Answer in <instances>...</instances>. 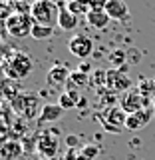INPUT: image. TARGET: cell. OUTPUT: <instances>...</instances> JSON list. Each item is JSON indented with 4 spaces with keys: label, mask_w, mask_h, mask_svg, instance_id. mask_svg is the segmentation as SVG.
I'll use <instances>...</instances> for the list:
<instances>
[{
    "label": "cell",
    "mask_w": 155,
    "mask_h": 160,
    "mask_svg": "<svg viewBox=\"0 0 155 160\" xmlns=\"http://www.w3.org/2000/svg\"><path fill=\"white\" fill-rule=\"evenodd\" d=\"M64 112H66V110L60 106V104H44L38 120L40 122H56V120H60L64 116Z\"/></svg>",
    "instance_id": "cell-11"
},
{
    "label": "cell",
    "mask_w": 155,
    "mask_h": 160,
    "mask_svg": "<svg viewBox=\"0 0 155 160\" xmlns=\"http://www.w3.org/2000/svg\"><path fill=\"white\" fill-rule=\"evenodd\" d=\"M99 120H102L103 128L107 130V132H121L123 128H125V122H127V114L121 110V106H112L107 108L106 112L99 116Z\"/></svg>",
    "instance_id": "cell-3"
},
{
    "label": "cell",
    "mask_w": 155,
    "mask_h": 160,
    "mask_svg": "<svg viewBox=\"0 0 155 160\" xmlns=\"http://www.w3.org/2000/svg\"><path fill=\"white\" fill-rule=\"evenodd\" d=\"M62 8L58 6V2L52 0H34L30 6V16H32L34 24H42V26H58V18Z\"/></svg>",
    "instance_id": "cell-1"
},
{
    "label": "cell",
    "mask_w": 155,
    "mask_h": 160,
    "mask_svg": "<svg viewBox=\"0 0 155 160\" xmlns=\"http://www.w3.org/2000/svg\"><path fill=\"white\" fill-rule=\"evenodd\" d=\"M78 102H80L78 92H76V90H70V92H62V94H60V102L58 104L64 110H68V108H76Z\"/></svg>",
    "instance_id": "cell-15"
},
{
    "label": "cell",
    "mask_w": 155,
    "mask_h": 160,
    "mask_svg": "<svg viewBox=\"0 0 155 160\" xmlns=\"http://www.w3.org/2000/svg\"><path fill=\"white\" fill-rule=\"evenodd\" d=\"M106 14L112 20H119V22H125L129 18V8L125 4V0H106Z\"/></svg>",
    "instance_id": "cell-8"
},
{
    "label": "cell",
    "mask_w": 155,
    "mask_h": 160,
    "mask_svg": "<svg viewBox=\"0 0 155 160\" xmlns=\"http://www.w3.org/2000/svg\"><path fill=\"white\" fill-rule=\"evenodd\" d=\"M78 26V16L76 14H72L68 8H62V12H60V18H58V28L62 30H74Z\"/></svg>",
    "instance_id": "cell-14"
},
{
    "label": "cell",
    "mask_w": 155,
    "mask_h": 160,
    "mask_svg": "<svg viewBox=\"0 0 155 160\" xmlns=\"http://www.w3.org/2000/svg\"><path fill=\"white\" fill-rule=\"evenodd\" d=\"M106 86L109 88V92H123V90L131 86V80L127 78V74H123V70L113 68V70H107Z\"/></svg>",
    "instance_id": "cell-6"
},
{
    "label": "cell",
    "mask_w": 155,
    "mask_h": 160,
    "mask_svg": "<svg viewBox=\"0 0 155 160\" xmlns=\"http://www.w3.org/2000/svg\"><path fill=\"white\" fill-rule=\"evenodd\" d=\"M151 106L155 108V94H153V96H151Z\"/></svg>",
    "instance_id": "cell-20"
},
{
    "label": "cell",
    "mask_w": 155,
    "mask_h": 160,
    "mask_svg": "<svg viewBox=\"0 0 155 160\" xmlns=\"http://www.w3.org/2000/svg\"><path fill=\"white\" fill-rule=\"evenodd\" d=\"M54 34V26H42V24H34L32 26V34L30 36L36 40H46Z\"/></svg>",
    "instance_id": "cell-16"
},
{
    "label": "cell",
    "mask_w": 155,
    "mask_h": 160,
    "mask_svg": "<svg viewBox=\"0 0 155 160\" xmlns=\"http://www.w3.org/2000/svg\"><path fill=\"white\" fill-rule=\"evenodd\" d=\"M151 120V112L147 108L139 110L135 114H127V122H125V128L127 130H141L147 126V122Z\"/></svg>",
    "instance_id": "cell-10"
},
{
    "label": "cell",
    "mask_w": 155,
    "mask_h": 160,
    "mask_svg": "<svg viewBox=\"0 0 155 160\" xmlns=\"http://www.w3.org/2000/svg\"><path fill=\"white\" fill-rule=\"evenodd\" d=\"M38 148H40V152L44 154V156H54L56 154V150H58V140L54 138V136H50V134H42L38 140Z\"/></svg>",
    "instance_id": "cell-13"
},
{
    "label": "cell",
    "mask_w": 155,
    "mask_h": 160,
    "mask_svg": "<svg viewBox=\"0 0 155 160\" xmlns=\"http://www.w3.org/2000/svg\"><path fill=\"white\" fill-rule=\"evenodd\" d=\"M66 2H72V0H66Z\"/></svg>",
    "instance_id": "cell-21"
},
{
    "label": "cell",
    "mask_w": 155,
    "mask_h": 160,
    "mask_svg": "<svg viewBox=\"0 0 155 160\" xmlns=\"http://www.w3.org/2000/svg\"><path fill=\"white\" fill-rule=\"evenodd\" d=\"M70 76H72V72L66 68V66H62V64H58V66H52L48 70V74H46V82L50 84V86H64V84H68L70 82Z\"/></svg>",
    "instance_id": "cell-9"
},
{
    "label": "cell",
    "mask_w": 155,
    "mask_h": 160,
    "mask_svg": "<svg viewBox=\"0 0 155 160\" xmlns=\"http://www.w3.org/2000/svg\"><path fill=\"white\" fill-rule=\"evenodd\" d=\"M86 18H88V24H89V26H92V28H98V30H103L109 24V20H112L106 14V10H103V8H93Z\"/></svg>",
    "instance_id": "cell-12"
},
{
    "label": "cell",
    "mask_w": 155,
    "mask_h": 160,
    "mask_svg": "<svg viewBox=\"0 0 155 160\" xmlns=\"http://www.w3.org/2000/svg\"><path fill=\"white\" fill-rule=\"evenodd\" d=\"M89 82H92L93 86H106V82H107V70H96V72H92Z\"/></svg>",
    "instance_id": "cell-17"
},
{
    "label": "cell",
    "mask_w": 155,
    "mask_h": 160,
    "mask_svg": "<svg viewBox=\"0 0 155 160\" xmlns=\"http://www.w3.org/2000/svg\"><path fill=\"white\" fill-rule=\"evenodd\" d=\"M125 58H127V54L123 52V50H116V52L112 54V56H109V60H112V64L113 66H121V64H125Z\"/></svg>",
    "instance_id": "cell-19"
},
{
    "label": "cell",
    "mask_w": 155,
    "mask_h": 160,
    "mask_svg": "<svg viewBox=\"0 0 155 160\" xmlns=\"http://www.w3.org/2000/svg\"><path fill=\"white\" fill-rule=\"evenodd\" d=\"M68 48H70V52H72L74 56L86 60L93 50V40L89 36H86V34H74V36L70 38V42H68Z\"/></svg>",
    "instance_id": "cell-5"
},
{
    "label": "cell",
    "mask_w": 155,
    "mask_h": 160,
    "mask_svg": "<svg viewBox=\"0 0 155 160\" xmlns=\"http://www.w3.org/2000/svg\"><path fill=\"white\" fill-rule=\"evenodd\" d=\"M52 2H58V0H52Z\"/></svg>",
    "instance_id": "cell-22"
},
{
    "label": "cell",
    "mask_w": 155,
    "mask_h": 160,
    "mask_svg": "<svg viewBox=\"0 0 155 160\" xmlns=\"http://www.w3.org/2000/svg\"><path fill=\"white\" fill-rule=\"evenodd\" d=\"M32 26H34V20L30 14L24 12H12L6 18V30L10 36L14 38H24L32 34Z\"/></svg>",
    "instance_id": "cell-2"
},
{
    "label": "cell",
    "mask_w": 155,
    "mask_h": 160,
    "mask_svg": "<svg viewBox=\"0 0 155 160\" xmlns=\"http://www.w3.org/2000/svg\"><path fill=\"white\" fill-rule=\"evenodd\" d=\"M6 72H8V76H12V78H26L28 74L32 72V58L24 52L14 54L6 64Z\"/></svg>",
    "instance_id": "cell-4"
},
{
    "label": "cell",
    "mask_w": 155,
    "mask_h": 160,
    "mask_svg": "<svg viewBox=\"0 0 155 160\" xmlns=\"http://www.w3.org/2000/svg\"><path fill=\"white\" fill-rule=\"evenodd\" d=\"M89 82V76L86 72H82V70H76V72H72V76H70V84H76V86H84V84Z\"/></svg>",
    "instance_id": "cell-18"
},
{
    "label": "cell",
    "mask_w": 155,
    "mask_h": 160,
    "mask_svg": "<svg viewBox=\"0 0 155 160\" xmlns=\"http://www.w3.org/2000/svg\"><path fill=\"white\" fill-rule=\"evenodd\" d=\"M145 108V96H143L139 90H133V92H127L125 96L121 98V110L125 114H135L139 110Z\"/></svg>",
    "instance_id": "cell-7"
}]
</instances>
